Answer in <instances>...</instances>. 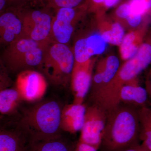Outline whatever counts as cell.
<instances>
[{
	"label": "cell",
	"mask_w": 151,
	"mask_h": 151,
	"mask_svg": "<svg viewBox=\"0 0 151 151\" xmlns=\"http://www.w3.org/2000/svg\"><path fill=\"white\" fill-rule=\"evenodd\" d=\"M75 63L68 45L51 42L47 46L38 71L53 85L66 86L70 82Z\"/></svg>",
	"instance_id": "5"
},
{
	"label": "cell",
	"mask_w": 151,
	"mask_h": 151,
	"mask_svg": "<svg viewBox=\"0 0 151 151\" xmlns=\"http://www.w3.org/2000/svg\"><path fill=\"white\" fill-rule=\"evenodd\" d=\"M107 118V112L98 106L86 107L84 124L78 142L94 147L98 150Z\"/></svg>",
	"instance_id": "9"
},
{
	"label": "cell",
	"mask_w": 151,
	"mask_h": 151,
	"mask_svg": "<svg viewBox=\"0 0 151 151\" xmlns=\"http://www.w3.org/2000/svg\"><path fill=\"white\" fill-rule=\"evenodd\" d=\"M120 0H105L103 6L106 9L113 7L119 2Z\"/></svg>",
	"instance_id": "28"
},
{
	"label": "cell",
	"mask_w": 151,
	"mask_h": 151,
	"mask_svg": "<svg viewBox=\"0 0 151 151\" xmlns=\"http://www.w3.org/2000/svg\"><path fill=\"white\" fill-rule=\"evenodd\" d=\"M107 43L100 34H80L76 37L73 48L75 62L84 63L95 55L104 52Z\"/></svg>",
	"instance_id": "13"
},
{
	"label": "cell",
	"mask_w": 151,
	"mask_h": 151,
	"mask_svg": "<svg viewBox=\"0 0 151 151\" xmlns=\"http://www.w3.org/2000/svg\"><path fill=\"white\" fill-rule=\"evenodd\" d=\"M28 138L10 120L0 124V151H24Z\"/></svg>",
	"instance_id": "14"
},
{
	"label": "cell",
	"mask_w": 151,
	"mask_h": 151,
	"mask_svg": "<svg viewBox=\"0 0 151 151\" xmlns=\"http://www.w3.org/2000/svg\"><path fill=\"white\" fill-rule=\"evenodd\" d=\"M142 3L146 14H148L151 11V0H139Z\"/></svg>",
	"instance_id": "27"
},
{
	"label": "cell",
	"mask_w": 151,
	"mask_h": 151,
	"mask_svg": "<svg viewBox=\"0 0 151 151\" xmlns=\"http://www.w3.org/2000/svg\"><path fill=\"white\" fill-rule=\"evenodd\" d=\"M86 107L84 104L74 103L62 108L60 119L61 131L70 134L81 131L84 124Z\"/></svg>",
	"instance_id": "17"
},
{
	"label": "cell",
	"mask_w": 151,
	"mask_h": 151,
	"mask_svg": "<svg viewBox=\"0 0 151 151\" xmlns=\"http://www.w3.org/2000/svg\"><path fill=\"white\" fill-rule=\"evenodd\" d=\"M22 12V36L39 43L48 45L52 42V26L53 17L44 10Z\"/></svg>",
	"instance_id": "7"
},
{
	"label": "cell",
	"mask_w": 151,
	"mask_h": 151,
	"mask_svg": "<svg viewBox=\"0 0 151 151\" xmlns=\"http://www.w3.org/2000/svg\"><path fill=\"white\" fill-rule=\"evenodd\" d=\"M20 9L8 7L0 14V49L22 36V18Z\"/></svg>",
	"instance_id": "12"
},
{
	"label": "cell",
	"mask_w": 151,
	"mask_h": 151,
	"mask_svg": "<svg viewBox=\"0 0 151 151\" xmlns=\"http://www.w3.org/2000/svg\"><path fill=\"white\" fill-rule=\"evenodd\" d=\"M124 151H150L142 144H140L137 145L133 146Z\"/></svg>",
	"instance_id": "26"
},
{
	"label": "cell",
	"mask_w": 151,
	"mask_h": 151,
	"mask_svg": "<svg viewBox=\"0 0 151 151\" xmlns=\"http://www.w3.org/2000/svg\"><path fill=\"white\" fill-rule=\"evenodd\" d=\"M93 3V4H95L96 5H103L104 4L105 0H91Z\"/></svg>",
	"instance_id": "30"
},
{
	"label": "cell",
	"mask_w": 151,
	"mask_h": 151,
	"mask_svg": "<svg viewBox=\"0 0 151 151\" xmlns=\"http://www.w3.org/2000/svg\"><path fill=\"white\" fill-rule=\"evenodd\" d=\"M87 10L86 4L74 8L57 10L52 20V42L68 45Z\"/></svg>",
	"instance_id": "6"
},
{
	"label": "cell",
	"mask_w": 151,
	"mask_h": 151,
	"mask_svg": "<svg viewBox=\"0 0 151 151\" xmlns=\"http://www.w3.org/2000/svg\"><path fill=\"white\" fill-rule=\"evenodd\" d=\"M151 63V45L143 43L133 57L119 66L113 79L103 90L94 105L106 112L118 105L119 91L127 83L138 78V76Z\"/></svg>",
	"instance_id": "3"
},
{
	"label": "cell",
	"mask_w": 151,
	"mask_h": 151,
	"mask_svg": "<svg viewBox=\"0 0 151 151\" xmlns=\"http://www.w3.org/2000/svg\"><path fill=\"white\" fill-rule=\"evenodd\" d=\"M76 145L61 136L45 140H29L24 151H73Z\"/></svg>",
	"instance_id": "19"
},
{
	"label": "cell",
	"mask_w": 151,
	"mask_h": 151,
	"mask_svg": "<svg viewBox=\"0 0 151 151\" xmlns=\"http://www.w3.org/2000/svg\"><path fill=\"white\" fill-rule=\"evenodd\" d=\"M8 7L20 8L21 6L23 4L27 1L28 0H8Z\"/></svg>",
	"instance_id": "25"
},
{
	"label": "cell",
	"mask_w": 151,
	"mask_h": 151,
	"mask_svg": "<svg viewBox=\"0 0 151 151\" xmlns=\"http://www.w3.org/2000/svg\"><path fill=\"white\" fill-rule=\"evenodd\" d=\"M120 65L119 58L114 55H109L101 58L95 64L88 94L89 105L96 104L103 90L116 74Z\"/></svg>",
	"instance_id": "8"
},
{
	"label": "cell",
	"mask_w": 151,
	"mask_h": 151,
	"mask_svg": "<svg viewBox=\"0 0 151 151\" xmlns=\"http://www.w3.org/2000/svg\"><path fill=\"white\" fill-rule=\"evenodd\" d=\"M145 88L148 96L151 97V68L146 76Z\"/></svg>",
	"instance_id": "24"
},
{
	"label": "cell",
	"mask_w": 151,
	"mask_h": 151,
	"mask_svg": "<svg viewBox=\"0 0 151 151\" xmlns=\"http://www.w3.org/2000/svg\"><path fill=\"white\" fill-rule=\"evenodd\" d=\"M14 87L18 91L22 100L34 102L43 97L47 88V82L40 71L27 70L17 75Z\"/></svg>",
	"instance_id": "10"
},
{
	"label": "cell",
	"mask_w": 151,
	"mask_h": 151,
	"mask_svg": "<svg viewBox=\"0 0 151 151\" xmlns=\"http://www.w3.org/2000/svg\"><path fill=\"white\" fill-rule=\"evenodd\" d=\"M138 109L120 103L107 112L98 151H124L140 144Z\"/></svg>",
	"instance_id": "1"
},
{
	"label": "cell",
	"mask_w": 151,
	"mask_h": 151,
	"mask_svg": "<svg viewBox=\"0 0 151 151\" xmlns=\"http://www.w3.org/2000/svg\"><path fill=\"white\" fill-rule=\"evenodd\" d=\"M148 97L145 88L139 84H128L120 89L118 99L119 104L122 103L138 109L147 106Z\"/></svg>",
	"instance_id": "18"
},
{
	"label": "cell",
	"mask_w": 151,
	"mask_h": 151,
	"mask_svg": "<svg viewBox=\"0 0 151 151\" xmlns=\"http://www.w3.org/2000/svg\"><path fill=\"white\" fill-rule=\"evenodd\" d=\"M83 0H46L47 5L49 8L58 9L74 8L80 5Z\"/></svg>",
	"instance_id": "22"
},
{
	"label": "cell",
	"mask_w": 151,
	"mask_h": 151,
	"mask_svg": "<svg viewBox=\"0 0 151 151\" xmlns=\"http://www.w3.org/2000/svg\"><path fill=\"white\" fill-rule=\"evenodd\" d=\"M8 7V0H0V14Z\"/></svg>",
	"instance_id": "29"
},
{
	"label": "cell",
	"mask_w": 151,
	"mask_h": 151,
	"mask_svg": "<svg viewBox=\"0 0 151 151\" xmlns=\"http://www.w3.org/2000/svg\"><path fill=\"white\" fill-rule=\"evenodd\" d=\"M73 151H80V150H78V148H77V147H76V145L75 148H74V150H73Z\"/></svg>",
	"instance_id": "31"
},
{
	"label": "cell",
	"mask_w": 151,
	"mask_h": 151,
	"mask_svg": "<svg viewBox=\"0 0 151 151\" xmlns=\"http://www.w3.org/2000/svg\"><path fill=\"white\" fill-rule=\"evenodd\" d=\"M96 58H92L84 63H74L70 78V86L73 93V103L83 104L89 93Z\"/></svg>",
	"instance_id": "11"
},
{
	"label": "cell",
	"mask_w": 151,
	"mask_h": 151,
	"mask_svg": "<svg viewBox=\"0 0 151 151\" xmlns=\"http://www.w3.org/2000/svg\"><path fill=\"white\" fill-rule=\"evenodd\" d=\"M95 24L98 33L107 43L119 46L125 35L122 25L104 13L97 14Z\"/></svg>",
	"instance_id": "16"
},
{
	"label": "cell",
	"mask_w": 151,
	"mask_h": 151,
	"mask_svg": "<svg viewBox=\"0 0 151 151\" xmlns=\"http://www.w3.org/2000/svg\"><path fill=\"white\" fill-rule=\"evenodd\" d=\"M49 44L21 37L4 48L0 58L10 74L17 75L27 70H38Z\"/></svg>",
	"instance_id": "4"
},
{
	"label": "cell",
	"mask_w": 151,
	"mask_h": 151,
	"mask_svg": "<svg viewBox=\"0 0 151 151\" xmlns=\"http://www.w3.org/2000/svg\"><path fill=\"white\" fill-rule=\"evenodd\" d=\"M18 91L15 87H10L0 91V113L12 117L16 114L22 101Z\"/></svg>",
	"instance_id": "20"
},
{
	"label": "cell",
	"mask_w": 151,
	"mask_h": 151,
	"mask_svg": "<svg viewBox=\"0 0 151 151\" xmlns=\"http://www.w3.org/2000/svg\"><path fill=\"white\" fill-rule=\"evenodd\" d=\"M62 108L54 100H45L17 112L9 117L29 140H45L62 136L60 128Z\"/></svg>",
	"instance_id": "2"
},
{
	"label": "cell",
	"mask_w": 151,
	"mask_h": 151,
	"mask_svg": "<svg viewBox=\"0 0 151 151\" xmlns=\"http://www.w3.org/2000/svg\"><path fill=\"white\" fill-rule=\"evenodd\" d=\"M13 83L10 74L0 58V91L10 88Z\"/></svg>",
	"instance_id": "23"
},
{
	"label": "cell",
	"mask_w": 151,
	"mask_h": 151,
	"mask_svg": "<svg viewBox=\"0 0 151 151\" xmlns=\"http://www.w3.org/2000/svg\"><path fill=\"white\" fill-rule=\"evenodd\" d=\"M141 142L151 151V108L144 106L138 109Z\"/></svg>",
	"instance_id": "21"
},
{
	"label": "cell",
	"mask_w": 151,
	"mask_h": 151,
	"mask_svg": "<svg viewBox=\"0 0 151 151\" xmlns=\"http://www.w3.org/2000/svg\"><path fill=\"white\" fill-rule=\"evenodd\" d=\"M150 23L147 20L140 27L125 35L119 46L120 55L123 60L127 61L137 53L147 35Z\"/></svg>",
	"instance_id": "15"
}]
</instances>
